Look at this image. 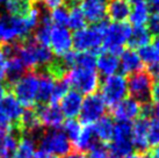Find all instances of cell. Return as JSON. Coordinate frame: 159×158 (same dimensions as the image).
<instances>
[{"label": "cell", "mask_w": 159, "mask_h": 158, "mask_svg": "<svg viewBox=\"0 0 159 158\" xmlns=\"http://www.w3.org/2000/svg\"><path fill=\"white\" fill-rule=\"evenodd\" d=\"M18 56L26 67H30L34 71L44 69L53 61L51 50L37 43L30 36L18 42Z\"/></svg>", "instance_id": "cell-1"}, {"label": "cell", "mask_w": 159, "mask_h": 158, "mask_svg": "<svg viewBox=\"0 0 159 158\" xmlns=\"http://www.w3.org/2000/svg\"><path fill=\"white\" fill-rule=\"evenodd\" d=\"M108 27V22L102 20L92 27H84L75 31L72 36V45L77 53H89L95 55L102 47L103 35Z\"/></svg>", "instance_id": "cell-2"}, {"label": "cell", "mask_w": 159, "mask_h": 158, "mask_svg": "<svg viewBox=\"0 0 159 158\" xmlns=\"http://www.w3.org/2000/svg\"><path fill=\"white\" fill-rule=\"evenodd\" d=\"M30 31V27L28 26L25 18L7 13L0 15V44L21 42L29 37Z\"/></svg>", "instance_id": "cell-3"}, {"label": "cell", "mask_w": 159, "mask_h": 158, "mask_svg": "<svg viewBox=\"0 0 159 158\" xmlns=\"http://www.w3.org/2000/svg\"><path fill=\"white\" fill-rule=\"evenodd\" d=\"M64 80L67 83L69 87H73L75 92L80 94H94L99 88V75L93 69H83V67H73L67 71L64 77Z\"/></svg>", "instance_id": "cell-4"}, {"label": "cell", "mask_w": 159, "mask_h": 158, "mask_svg": "<svg viewBox=\"0 0 159 158\" xmlns=\"http://www.w3.org/2000/svg\"><path fill=\"white\" fill-rule=\"evenodd\" d=\"M39 88V75L36 71L28 72L21 77L18 81L9 86L12 94L21 106L30 108L35 106L36 94Z\"/></svg>", "instance_id": "cell-5"}, {"label": "cell", "mask_w": 159, "mask_h": 158, "mask_svg": "<svg viewBox=\"0 0 159 158\" xmlns=\"http://www.w3.org/2000/svg\"><path fill=\"white\" fill-rule=\"evenodd\" d=\"M111 158H124L131 154L133 144V126L127 122H119L114 127L113 142L107 146Z\"/></svg>", "instance_id": "cell-6"}, {"label": "cell", "mask_w": 159, "mask_h": 158, "mask_svg": "<svg viewBox=\"0 0 159 158\" xmlns=\"http://www.w3.org/2000/svg\"><path fill=\"white\" fill-rule=\"evenodd\" d=\"M130 33L131 28L124 22H114L108 25L102 40V47L106 53H113L115 56L122 53L124 44L128 42Z\"/></svg>", "instance_id": "cell-7"}, {"label": "cell", "mask_w": 159, "mask_h": 158, "mask_svg": "<svg viewBox=\"0 0 159 158\" xmlns=\"http://www.w3.org/2000/svg\"><path fill=\"white\" fill-rule=\"evenodd\" d=\"M102 100L105 105L114 107L120 101L125 99L128 93L127 80L122 75H113L106 77L100 86Z\"/></svg>", "instance_id": "cell-8"}, {"label": "cell", "mask_w": 159, "mask_h": 158, "mask_svg": "<svg viewBox=\"0 0 159 158\" xmlns=\"http://www.w3.org/2000/svg\"><path fill=\"white\" fill-rule=\"evenodd\" d=\"M40 150L53 156H66L70 154L72 145L66 135L61 129H51L40 138Z\"/></svg>", "instance_id": "cell-9"}, {"label": "cell", "mask_w": 159, "mask_h": 158, "mask_svg": "<svg viewBox=\"0 0 159 158\" xmlns=\"http://www.w3.org/2000/svg\"><path fill=\"white\" fill-rule=\"evenodd\" d=\"M127 87L131 98L138 101L141 105L149 104L151 101L152 78L148 72L138 71L130 75L127 81Z\"/></svg>", "instance_id": "cell-10"}, {"label": "cell", "mask_w": 159, "mask_h": 158, "mask_svg": "<svg viewBox=\"0 0 159 158\" xmlns=\"http://www.w3.org/2000/svg\"><path fill=\"white\" fill-rule=\"evenodd\" d=\"M106 110V105L102 100V98L94 93L87 95L83 100L81 110H80V123L84 126H92L97 122Z\"/></svg>", "instance_id": "cell-11"}, {"label": "cell", "mask_w": 159, "mask_h": 158, "mask_svg": "<svg viewBox=\"0 0 159 158\" xmlns=\"http://www.w3.org/2000/svg\"><path fill=\"white\" fill-rule=\"evenodd\" d=\"M49 45L51 47L55 55L63 57L64 55L71 51L72 47V35L66 27L52 26L50 33Z\"/></svg>", "instance_id": "cell-12"}, {"label": "cell", "mask_w": 159, "mask_h": 158, "mask_svg": "<svg viewBox=\"0 0 159 158\" xmlns=\"http://www.w3.org/2000/svg\"><path fill=\"white\" fill-rule=\"evenodd\" d=\"M142 105L133 98H125L114 107H111V115L119 122L129 123L141 116Z\"/></svg>", "instance_id": "cell-13"}, {"label": "cell", "mask_w": 159, "mask_h": 158, "mask_svg": "<svg viewBox=\"0 0 159 158\" xmlns=\"http://www.w3.org/2000/svg\"><path fill=\"white\" fill-rule=\"evenodd\" d=\"M22 113V106L19 104L12 93H7L4 99L0 101V116L11 126H13L14 132Z\"/></svg>", "instance_id": "cell-14"}, {"label": "cell", "mask_w": 159, "mask_h": 158, "mask_svg": "<svg viewBox=\"0 0 159 158\" xmlns=\"http://www.w3.org/2000/svg\"><path fill=\"white\" fill-rule=\"evenodd\" d=\"M42 127H48L51 129H59L63 126V116L62 110L58 105H44V106H35Z\"/></svg>", "instance_id": "cell-15"}, {"label": "cell", "mask_w": 159, "mask_h": 158, "mask_svg": "<svg viewBox=\"0 0 159 158\" xmlns=\"http://www.w3.org/2000/svg\"><path fill=\"white\" fill-rule=\"evenodd\" d=\"M107 1L108 0H83L79 7L84 14L85 20L94 25L105 20L107 13Z\"/></svg>", "instance_id": "cell-16"}, {"label": "cell", "mask_w": 159, "mask_h": 158, "mask_svg": "<svg viewBox=\"0 0 159 158\" xmlns=\"http://www.w3.org/2000/svg\"><path fill=\"white\" fill-rule=\"evenodd\" d=\"M148 124H149V118H138L133 126V144L137 149V152L139 154H145L149 151Z\"/></svg>", "instance_id": "cell-17"}, {"label": "cell", "mask_w": 159, "mask_h": 158, "mask_svg": "<svg viewBox=\"0 0 159 158\" xmlns=\"http://www.w3.org/2000/svg\"><path fill=\"white\" fill-rule=\"evenodd\" d=\"M36 72L39 75V88H37V94H36L35 106L49 105L55 80L44 70H37Z\"/></svg>", "instance_id": "cell-18"}, {"label": "cell", "mask_w": 159, "mask_h": 158, "mask_svg": "<svg viewBox=\"0 0 159 158\" xmlns=\"http://www.w3.org/2000/svg\"><path fill=\"white\" fill-rule=\"evenodd\" d=\"M83 105L81 94L75 91H69L61 100V110L63 116H66L69 120L75 118L80 114Z\"/></svg>", "instance_id": "cell-19"}, {"label": "cell", "mask_w": 159, "mask_h": 158, "mask_svg": "<svg viewBox=\"0 0 159 158\" xmlns=\"http://www.w3.org/2000/svg\"><path fill=\"white\" fill-rule=\"evenodd\" d=\"M92 127L98 142H101L102 145H109L113 142L115 123L111 116H102L95 122V124H92Z\"/></svg>", "instance_id": "cell-20"}, {"label": "cell", "mask_w": 159, "mask_h": 158, "mask_svg": "<svg viewBox=\"0 0 159 158\" xmlns=\"http://www.w3.org/2000/svg\"><path fill=\"white\" fill-rule=\"evenodd\" d=\"M131 12V2L129 0H108L107 14L114 22H124Z\"/></svg>", "instance_id": "cell-21"}, {"label": "cell", "mask_w": 159, "mask_h": 158, "mask_svg": "<svg viewBox=\"0 0 159 158\" xmlns=\"http://www.w3.org/2000/svg\"><path fill=\"white\" fill-rule=\"evenodd\" d=\"M120 66L124 75H133V73L141 71L143 63H142L138 53L134 49L129 48L121 53Z\"/></svg>", "instance_id": "cell-22"}, {"label": "cell", "mask_w": 159, "mask_h": 158, "mask_svg": "<svg viewBox=\"0 0 159 158\" xmlns=\"http://www.w3.org/2000/svg\"><path fill=\"white\" fill-rule=\"evenodd\" d=\"M71 145L75 148L77 152H80V154L94 149L98 145V140L95 137L92 126H85V128L81 129L79 137Z\"/></svg>", "instance_id": "cell-23"}, {"label": "cell", "mask_w": 159, "mask_h": 158, "mask_svg": "<svg viewBox=\"0 0 159 158\" xmlns=\"http://www.w3.org/2000/svg\"><path fill=\"white\" fill-rule=\"evenodd\" d=\"M25 75H26V66L23 64V62L20 59V57L13 56L8 58L7 67H6V79H7L6 85L8 86V88L11 85H13Z\"/></svg>", "instance_id": "cell-24"}, {"label": "cell", "mask_w": 159, "mask_h": 158, "mask_svg": "<svg viewBox=\"0 0 159 158\" xmlns=\"http://www.w3.org/2000/svg\"><path fill=\"white\" fill-rule=\"evenodd\" d=\"M97 67L101 75L109 77V76L116 75L117 70L120 69V61L117 56H115L113 53H101L97 59Z\"/></svg>", "instance_id": "cell-25"}, {"label": "cell", "mask_w": 159, "mask_h": 158, "mask_svg": "<svg viewBox=\"0 0 159 158\" xmlns=\"http://www.w3.org/2000/svg\"><path fill=\"white\" fill-rule=\"evenodd\" d=\"M151 41V33L146 27H135L131 29L130 36L128 39V42L130 49L138 48L141 49L150 43Z\"/></svg>", "instance_id": "cell-26"}, {"label": "cell", "mask_w": 159, "mask_h": 158, "mask_svg": "<svg viewBox=\"0 0 159 158\" xmlns=\"http://www.w3.org/2000/svg\"><path fill=\"white\" fill-rule=\"evenodd\" d=\"M18 146V140L13 132H0V158L14 156Z\"/></svg>", "instance_id": "cell-27"}, {"label": "cell", "mask_w": 159, "mask_h": 158, "mask_svg": "<svg viewBox=\"0 0 159 158\" xmlns=\"http://www.w3.org/2000/svg\"><path fill=\"white\" fill-rule=\"evenodd\" d=\"M35 155V141L33 136L21 135L19 136L18 146L14 154V158H34Z\"/></svg>", "instance_id": "cell-28"}, {"label": "cell", "mask_w": 159, "mask_h": 158, "mask_svg": "<svg viewBox=\"0 0 159 158\" xmlns=\"http://www.w3.org/2000/svg\"><path fill=\"white\" fill-rule=\"evenodd\" d=\"M150 18V8L146 4H136L131 8L129 20L135 27H144Z\"/></svg>", "instance_id": "cell-29"}, {"label": "cell", "mask_w": 159, "mask_h": 158, "mask_svg": "<svg viewBox=\"0 0 159 158\" xmlns=\"http://www.w3.org/2000/svg\"><path fill=\"white\" fill-rule=\"evenodd\" d=\"M5 7H6L7 14L19 16V18H25L30 11L31 4L23 0H7Z\"/></svg>", "instance_id": "cell-30"}, {"label": "cell", "mask_w": 159, "mask_h": 158, "mask_svg": "<svg viewBox=\"0 0 159 158\" xmlns=\"http://www.w3.org/2000/svg\"><path fill=\"white\" fill-rule=\"evenodd\" d=\"M85 16L79 6L70 7L69 11V19H67V26L73 30H80L85 27Z\"/></svg>", "instance_id": "cell-31"}, {"label": "cell", "mask_w": 159, "mask_h": 158, "mask_svg": "<svg viewBox=\"0 0 159 158\" xmlns=\"http://www.w3.org/2000/svg\"><path fill=\"white\" fill-rule=\"evenodd\" d=\"M69 92V85L63 79L59 80H55L53 84V90L51 93V98L49 101V105H57L58 101H61L63 99V97Z\"/></svg>", "instance_id": "cell-32"}, {"label": "cell", "mask_w": 159, "mask_h": 158, "mask_svg": "<svg viewBox=\"0 0 159 158\" xmlns=\"http://www.w3.org/2000/svg\"><path fill=\"white\" fill-rule=\"evenodd\" d=\"M63 128H64V134H66V137L69 141H72V143L77 141L81 132V126L80 122H78L75 118H70L63 122Z\"/></svg>", "instance_id": "cell-33"}, {"label": "cell", "mask_w": 159, "mask_h": 158, "mask_svg": "<svg viewBox=\"0 0 159 158\" xmlns=\"http://www.w3.org/2000/svg\"><path fill=\"white\" fill-rule=\"evenodd\" d=\"M148 143L149 146H157L159 145V118H149L148 124Z\"/></svg>", "instance_id": "cell-34"}, {"label": "cell", "mask_w": 159, "mask_h": 158, "mask_svg": "<svg viewBox=\"0 0 159 158\" xmlns=\"http://www.w3.org/2000/svg\"><path fill=\"white\" fill-rule=\"evenodd\" d=\"M49 16L55 26L65 27L67 25V19H69V9L65 7H58L53 9Z\"/></svg>", "instance_id": "cell-35"}, {"label": "cell", "mask_w": 159, "mask_h": 158, "mask_svg": "<svg viewBox=\"0 0 159 158\" xmlns=\"http://www.w3.org/2000/svg\"><path fill=\"white\" fill-rule=\"evenodd\" d=\"M149 31L151 34H155L156 36L159 35V11H156L155 13L150 14L149 18Z\"/></svg>", "instance_id": "cell-36"}, {"label": "cell", "mask_w": 159, "mask_h": 158, "mask_svg": "<svg viewBox=\"0 0 159 158\" xmlns=\"http://www.w3.org/2000/svg\"><path fill=\"white\" fill-rule=\"evenodd\" d=\"M7 57L5 55L2 47L0 44V81L6 78V67H7Z\"/></svg>", "instance_id": "cell-37"}, {"label": "cell", "mask_w": 159, "mask_h": 158, "mask_svg": "<svg viewBox=\"0 0 159 158\" xmlns=\"http://www.w3.org/2000/svg\"><path fill=\"white\" fill-rule=\"evenodd\" d=\"M40 1L45 8L52 9V11L58 7H62L63 4L65 2V0H40Z\"/></svg>", "instance_id": "cell-38"}, {"label": "cell", "mask_w": 159, "mask_h": 158, "mask_svg": "<svg viewBox=\"0 0 159 158\" xmlns=\"http://www.w3.org/2000/svg\"><path fill=\"white\" fill-rule=\"evenodd\" d=\"M151 100H153L156 105L159 106V78L156 79L155 84L152 85L151 90Z\"/></svg>", "instance_id": "cell-39"}, {"label": "cell", "mask_w": 159, "mask_h": 158, "mask_svg": "<svg viewBox=\"0 0 159 158\" xmlns=\"http://www.w3.org/2000/svg\"><path fill=\"white\" fill-rule=\"evenodd\" d=\"M0 132H14V127L0 116Z\"/></svg>", "instance_id": "cell-40"}, {"label": "cell", "mask_w": 159, "mask_h": 158, "mask_svg": "<svg viewBox=\"0 0 159 158\" xmlns=\"http://www.w3.org/2000/svg\"><path fill=\"white\" fill-rule=\"evenodd\" d=\"M34 158H58V157L57 156H53V155H51V154H48V152H45V151L39 150V151H35Z\"/></svg>", "instance_id": "cell-41"}, {"label": "cell", "mask_w": 159, "mask_h": 158, "mask_svg": "<svg viewBox=\"0 0 159 158\" xmlns=\"http://www.w3.org/2000/svg\"><path fill=\"white\" fill-rule=\"evenodd\" d=\"M8 86L6 85V84H2L0 83V101L4 99V97L7 94V92H8Z\"/></svg>", "instance_id": "cell-42"}, {"label": "cell", "mask_w": 159, "mask_h": 158, "mask_svg": "<svg viewBox=\"0 0 159 158\" xmlns=\"http://www.w3.org/2000/svg\"><path fill=\"white\" fill-rule=\"evenodd\" d=\"M146 155L150 158H159V145L155 146V148L152 150H150V151H148Z\"/></svg>", "instance_id": "cell-43"}, {"label": "cell", "mask_w": 159, "mask_h": 158, "mask_svg": "<svg viewBox=\"0 0 159 158\" xmlns=\"http://www.w3.org/2000/svg\"><path fill=\"white\" fill-rule=\"evenodd\" d=\"M124 158H150L148 155L145 154H139V152H135V154H130L128 155L127 157H124Z\"/></svg>", "instance_id": "cell-44"}, {"label": "cell", "mask_w": 159, "mask_h": 158, "mask_svg": "<svg viewBox=\"0 0 159 158\" xmlns=\"http://www.w3.org/2000/svg\"><path fill=\"white\" fill-rule=\"evenodd\" d=\"M83 156H84V154H80V152H77V151H75V152L67 154L66 156H64L63 158H83Z\"/></svg>", "instance_id": "cell-45"}, {"label": "cell", "mask_w": 159, "mask_h": 158, "mask_svg": "<svg viewBox=\"0 0 159 158\" xmlns=\"http://www.w3.org/2000/svg\"><path fill=\"white\" fill-rule=\"evenodd\" d=\"M148 1H150V4L152 5L156 9H159V0H148Z\"/></svg>", "instance_id": "cell-46"}, {"label": "cell", "mask_w": 159, "mask_h": 158, "mask_svg": "<svg viewBox=\"0 0 159 158\" xmlns=\"http://www.w3.org/2000/svg\"><path fill=\"white\" fill-rule=\"evenodd\" d=\"M129 1L133 2L134 5H136V4H146L148 0H129Z\"/></svg>", "instance_id": "cell-47"}, {"label": "cell", "mask_w": 159, "mask_h": 158, "mask_svg": "<svg viewBox=\"0 0 159 158\" xmlns=\"http://www.w3.org/2000/svg\"><path fill=\"white\" fill-rule=\"evenodd\" d=\"M156 47V49L159 51V35H157L156 36V39H155V44H153Z\"/></svg>", "instance_id": "cell-48"}, {"label": "cell", "mask_w": 159, "mask_h": 158, "mask_svg": "<svg viewBox=\"0 0 159 158\" xmlns=\"http://www.w3.org/2000/svg\"><path fill=\"white\" fill-rule=\"evenodd\" d=\"M153 113L156 114V118H159V106H157L156 108H153Z\"/></svg>", "instance_id": "cell-49"}, {"label": "cell", "mask_w": 159, "mask_h": 158, "mask_svg": "<svg viewBox=\"0 0 159 158\" xmlns=\"http://www.w3.org/2000/svg\"><path fill=\"white\" fill-rule=\"evenodd\" d=\"M23 1H27V2H30V4H33V2H35L36 0H23Z\"/></svg>", "instance_id": "cell-50"}, {"label": "cell", "mask_w": 159, "mask_h": 158, "mask_svg": "<svg viewBox=\"0 0 159 158\" xmlns=\"http://www.w3.org/2000/svg\"><path fill=\"white\" fill-rule=\"evenodd\" d=\"M0 1H1V2H4V1H5V2H6V1H7V0H0Z\"/></svg>", "instance_id": "cell-51"}]
</instances>
